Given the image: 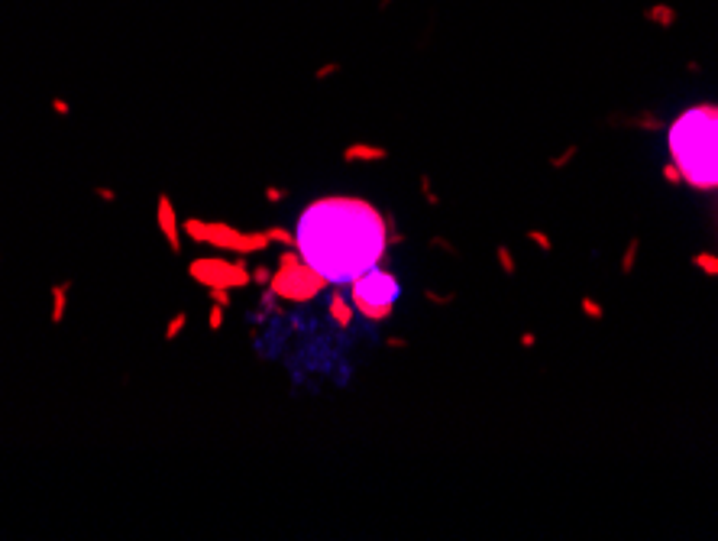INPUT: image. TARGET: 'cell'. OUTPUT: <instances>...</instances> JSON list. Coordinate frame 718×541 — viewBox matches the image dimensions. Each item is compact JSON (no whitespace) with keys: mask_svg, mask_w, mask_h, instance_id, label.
I'll use <instances>...</instances> for the list:
<instances>
[{"mask_svg":"<svg viewBox=\"0 0 718 541\" xmlns=\"http://www.w3.org/2000/svg\"><path fill=\"white\" fill-rule=\"evenodd\" d=\"M353 286V305L363 311L366 318H388L392 314V305H395V295H398V282L388 276V273H376L369 269L366 276H359Z\"/></svg>","mask_w":718,"mask_h":541,"instance_id":"3","label":"cell"},{"mask_svg":"<svg viewBox=\"0 0 718 541\" xmlns=\"http://www.w3.org/2000/svg\"><path fill=\"white\" fill-rule=\"evenodd\" d=\"M207 324H211V331H220V327H224V308H220V305H214V308H211V314H207Z\"/></svg>","mask_w":718,"mask_h":541,"instance_id":"13","label":"cell"},{"mask_svg":"<svg viewBox=\"0 0 718 541\" xmlns=\"http://www.w3.org/2000/svg\"><path fill=\"white\" fill-rule=\"evenodd\" d=\"M207 295H211V301L220 305V308H227L230 305V288H207Z\"/></svg>","mask_w":718,"mask_h":541,"instance_id":"12","label":"cell"},{"mask_svg":"<svg viewBox=\"0 0 718 541\" xmlns=\"http://www.w3.org/2000/svg\"><path fill=\"white\" fill-rule=\"evenodd\" d=\"M673 169L693 188H718V107L699 104L667 130Z\"/></svg>","mask_w":718,"mask_h":541,"instance_id":"2","label":"cell"},{"mask_svg":"<svg viewBox=\"0 0 718 541\" xmlns=\"http://www.w3.org/2000/svg\"><path fill=\"white\" fill-rule=\"evenodd\" d=\"M188 276L204 288H237L250 282V273L239 263H227V260H194L188 266Z\"/></svg>","mask_w":718,"mask_h":541,"instance_id":"5","label":"cell"},{"mask_svg":"<svg viewBox=\"0 0 718 541\" xmlns=\"http://www.w3.org/2000/svg\"><path fill=\"white\" fill-rule=\"evenodd\" d=\"M331 314H333V318H337V321H343V324L350 321V308H346L343 301H337V299L331 301Z\"/></svg>","mask_w":718,"mask_h":541,"instance_id":"14","label":"cell"},{"mask_svg":"<svg viewBox=\"0 0 718 541\" xmlns=\"http://www.w3.org/2000/svg\"><path fill=\"white\" fill-rule=\"evenodd\" d=\"M327 286V279L318 276L314 269H311L304 260H301V253H285L282 256V263H278V276L272 279V288L278 292V295H288V299H308V295H314L318 288Z\"/></svg>","mask_w":718,"mask_h":541,"instance_id":"4","label":"cell"},{"mask_svg":"<svg viewBox=\"0 0 718 541\" xmlns=\"http://www.w3.org/2000/svg\"><path fill=\"white\" fill-rule=\"evenodd\" d=\"M346 159H382V150H366V146H350Z\"/></svg>","mask_w":718,"mask_h":541,"instance_id":"11","label":"cell"},{"mask_svg":"<svg viewBox=\"0 0 718 541\" xmlns=\"http://www.w3.org/2000/svg\"><path fill=\"white\" fill-rule=\"evenodd\" d=\"M301 260L327 282H356L388 250V224L363 198H320L295 233Z\"/></svg>","mask_w":718,"mask_h":541,"instance_id":"1","label":"cell"},{"mask_svg":"<svg viewBox=\"0 0 718 541\" xmlns=\"http://www.w3.org/2000/svg\"><path fill=\"white\" fill-rule=\"evenodd\" d=\"M184 327H188V314L184 311H178V314H171L169 324H165V344H171V341H178V334H182Z\"/></svg>","mask_w":718,"mask_h":541,"instance_id":"9","label":"cell"},{"mask_svg":"<svg viewBox=\"0 0 718 541\" xmlns=\"http://www.w3.org/2000/svg\"><path fill=\"white\" fill-rule=\"evenodd\" d=\"M182 231L191 237L194 243H204V220H198V218H188L182 224Z\"/></svg>","mask_w":718,"mask_h":541,"instance_id":"10","label":"cell"},{"mask_svg":"<svg viewBox=\"0 0 718 541\" xmlns=\"http://www.w3.org/2000/svg\"><path fill=\"white\" fill-rule=\"evenodd\" d=\"M156 224H159L162 237H165V243H169V253L182 256L184 243H182V231H178V211H175V205H171L169 192H159V198H156Z\"/></svg>","mask_w":718,"mask_h":541,"instance_id":"7","label":"cell"},{"mask_svg":"<svg viewBox=\"0 0 718 541\" xmlns=\"http://www.w3.org/2000/svg\"><path fill=\"white\" fill-rule=\"evenodd\" d=\"M94 198H101L104 205H114V201H117V192H114V188H101V185H97V188H94Z\"/></svg>","mask_w":718,"mask_h":541,"instance_id":"15","label":"cell"},{"mask_svg":"<svg viewBox=\"0 0 718 541\" xmlns=\"http://www.w3.org/2000/svg\"><path fill=\"white\" fill-rule=\"evenodd\" d=\"M52 111H56V114H62V117H69V114H71V104L62 101V97H52Z\"/></svg>","mask_w":718,"mask_h":541,"instance_id":"16","label":"cell"},{"mask_svg":"<svg viewBox=\"0 0 718 541\" xmlns=\"http://www.w3.org/2000/svg\"><path fill=\"white\" fill-rule=\"evenodd\" d=\"M204 243H214L217 250H237V253H252L263 250L265 237H252V233H239L230 224H207L204 220Z\"/></svg>","mask_w":718,"mask_h":541,"instance_id":"6","label":"cell"},{"mask_svg":"<svg viewBox=\"0 0 718 541\" xmlns=\"http://www.w3.org/2000/svg\"><path fill=\"white\" fill-rule=\"evenodd\" d=\"M71 288H75L71 279H62V282H52V286H49V299H52L49 324H52V327H58V324L65 321V314H69V292Z\"/></svg>","mask_w":718,"mask_h":541,"instance_id":"8","label":"cell"}]
</instances>
